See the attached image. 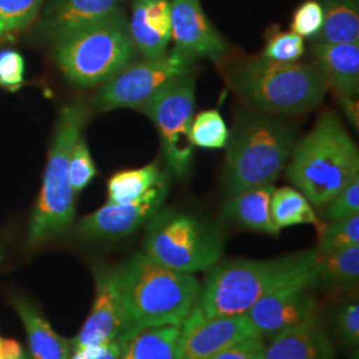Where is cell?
<instances>
[{"instance_id": "3", "label": "cell", "mask_w": 359, "mask_h": 359, "mask_svg": "<svg viewBox=\"0 0 359 359\" xmlns=\"http://www.w3.org/2000/svg\"><path fill=\"white\" fill-rule=\"evenodd\" d=\"M286 164V179L322 208L359 177V151L339 116L327 109L294 148Z\"/></svg>"}, {"instance_id": "37", "label": "cell", "mask_w": 359, "mask_h": 359, "mask_svg": "<svg viewBox=\"0 0 359 359\" xmlns=\"http://www.w3.org/2000/svg\"><path fill=\"white\" fill-rule=\"evenodd\" d=\"M124 342L120 339L105 345H93L72 351L69 359H121Z\"/></svg>"}, {"instance_id": "1", "label": "cell", "mask_w": 359, "mask_h": 359, "mask_svg": "<svg viewBox=\"0 0 359 359\" xmlns=\"http://www.w3.org/2000/svg\"><path fill=\"white\" fill-rule=\"evenodd\" d=\"M317 250L271 259L233 258L216 264L206 277L187 321L245 314L262 297L290 283L310 281Z\"/></svg>"}, {"instance_id": "7", "label": "cell", "mask_w": 359, "mask_h": 359, "mask_svg": "<svg viewBox=\"0 0 359 359\" xmlns=\"http://www.w3.org/2000/svg\"><path fill=\"white\" fill-rule=\"evenodd\" d=\"M51 47L55 65L77 87L103 86L137 55L126 13L84 28Z\"/></svg>"}, {"instance_id": "28", "label": "cell", "mask_w": 359, "mask_h": 359, "mask_svg": "<svg viewBox=\"0 0 359 359\" xmlns=\"http://www.w3.org/2000/svg\"><path fill=\"white\" fill-rule=\"evenodd\" d=\"M46 0H0V39L26 29Z\"/></svg>"}, {"instance_id": "31", "label": "cell", "mask_w": 359, "mask_h": 359, "mask_svg": "<svg viewBox=\"0 0 359 359\" xmlns=\"http://www.w3.org/2000/svg\"><path fill=\"white\" fill-rule=\"evenodd\" d=\"M96 167L90 156L88 144L81 135L72 147L69 164H68V176L74 192L80 193L86 189L90 181L96 176Z\"/></svg>"}, {"instance_id": "9", "label": "cell", "mask_w": 359, "mask_h": 359, "mask_svg": "<svg viewBox=\"0 0 359 359\" xmlns=\"http://www.w3.org/2000/svg\"><path fill=\"white\" fill-rule=\"evenodd\" d=\"M196 108L194 71L170 83L137 111L147 116L158 133L169 176L185 179L194 160L189 129Z\"/></svg>"}, {"instance_id": "12", "label": "cell", "mask_w": 359, "mask_h": 359, "mask_svg": "<svg viewBox=\"0 0 359 359\" xmlns=\"http://www.w3.org/2000/svg\"><path fill=\"white\" fill-rule=\"evenodd\" d=\"M317 301L310 281L290 283L262 297L245 316L262 338H273L285 330L318 318Z\"/></svg>"}, {"instance_id": "35", "label": "cell", "mask_w": 359, "mask_h": 359, "mask_svg": "<svg viewBox=\"0 0 359 359\" xmlns=\"http://www.w3.org/2000/svg\"><path fill=\"white\" fill-rule=\"evenodd\" d=\"M25 60L19 52H0V86L16 90L25 81Z\"/></svg>"}, {"instance_id": "6", "label": "cell", "mask_w": 359, "mask_h": 359, "mask_svg": "<svg viewBox=\"0 0 359 359\" xmlns=\"http://www.w3.org/2000/svg\"><path fill=\"white\" fill-rule=\"evenodd\" d=\"M88 116L87 105L81 100H74L63 107L56 120L41 189L29 222L28 244L31 246L60 234L74 222L76 193L69 182L68 164L72 147L83 135Z\"/></svg>"}, {"instance_id": "21", "label": "cell", "mask_w": 359, "mask_h": 359, "mask_svg": "<svg viewBox=\"0 0 359 359\" xmlns=\"http://www.w3.org/2000/svg\"><path fill=\"white\" fill-rule=\"evenodd\" d=\"M359 245L318 253L311 270L310 286L327 292H350L358 286Z\"/></svg>"}, {"instance_id": "33", "label": "cell", "mask_w": 359, "mask_h": 359, "mask_svg": "<svg viewBox=\"0 0 359 359\" xmlns=\"http://www.w3.org/2000/svg\"><path fill=\"white\" fill-rule=\"evenodd\" d=\"M359 216V177L332 200L323 212V218L327 222L344 221Z\"/></svg>"}, {"instance_id": "26", "label": "cell", "mask_w": 359, "mask_h": 359, "mask_svg": "<svg viewBox=\"0 0 359 359\" xmlns=\"http://www.w3.org/2000/svg\"><path fill=\"white\" fill-rule=\"evenodd\" d=\"M270 212L271 219L280 231L283 228L301 224H311L320 231L323 224L317 217L308 198L292 187L274 189L270 201Z\"/></svg>"}, {"instance_id": "40", "label": "cell", "mask_w": 359, "mask_h": 359, "mask_svg": "<svg viewBox=\"0 0 359 359\" xmlns=\"http://www.w3.org/2000/svg\"><path fill=\"white\" fill-rule=\"evenodd\" d=\"M16 359H31V358H29V357H28V355H26V354H25V353H23V354H22V355H20V357H19V358H16Z\"/></svg>"}, {"instance_id": "17", "label": "cell", "mask_w": 359, "mask_h": 359, "mask_svg": "<svg viewBox=\"0 0 359 359\" xmlns=\"http://www.w3.org/2000/svg\"><path fill=\"white\" fill-rule=\"evenodd\" d=\"M129 36L144 59L161 56L170 43V0H132Z\"/></svg>"}, {"instance_id": "38", "label": "cell", "mask_w": 359, "mask_h": 359, "mask_svg": "<svg viewBox=\"0 0 359 359\" xmlns=\"http://www.w3.org/2000/svg\"><path fill=\"white\" fill-rule=\"evenodd\" d=\"M339 105L347 117V120L351 123V126L358 130L359 128V103L354 96L347 95H337Z\"/></svg>"}, {"instance_id": "19", "label": "cell", "mask_w": 359, "mask_h": 359, "mask_svg": "<svg viewBox=\"0 0 359 359\" xmlns=\"http://www.w3.org/2000/svg\"><path fill=\"white\" fill-rule=\"evenodd\" d=\"M264 359H337L333 344L318 318L277 334Z\"/></svg>"}, {"instance_id": "2", "label": "cell", "mask_w": 359, "mask_h": 359, "mask_svg": "<svg viewBox=\"0 0 359 359\" xmlns=\"http://www.w3.org/2000/svg\"><path fill=\"white\" fill-rule=\"evenodd\" d=\"M126 327L124 344L142 329L182 325L191 314L201 286L193 274L168 269L144 252L117 265Z\"/></svg>"}, {"instance_id": "32", "label": "cell", "mask_w": 359, "mask_h": 359, "mask_svg": "<svg viewBox=\"0 0 359 359\" xmlns=\"http://www.w3.org/2000/svg\"><path fill=\"white\" fill-rule=\"evenodd\" d=\"M323 26V8L318 0H306L298 6L292 19V31L302 39L318 36Z\"/></svg>"}, {"instance_id": "8", "label": "cell", "mask_w": 359, "mask_h": 359, "mask_svg": "<svg viewBox=\"0 0 359 359\" xmlns=\"http://www.w3.org/2000/svg\"><path fill=\"white\" fill-rule=\"evenodd\" d=\"M147 224L142 252L164 268L194 274L212 269L224 255L221 229L184 210L161 208Z\"/></svg>"}, {"instance_id": "10", "label": "cell", "mask_w": 359, "mask_h": 359, "mask_svg": "<svg viewBox=\"0 0 359 359\" xmlns=\"http://www.w3.org/2000/svg\"><path fill=\"white\" fill-rule=\"evenodd\" d=\"M193 67L194 60L176 48L157 57L133 60L104 83L93 99V105L102 112L117 108L137 111L170 83L192 72Z\"/></svg>"}, {"instance_id": "20", "label": "cell", "mask_w": 359, "mask_h": 359, "mask_svg": "<svg viewBox=\"0 0 359 359\" xmlns=\"http://www.w3.org/2000/svg\"><path fill=\"white\" fill-rule=\"evenodd\" d=\"M274 189V184H269L228 197L222 208V216L245 229L278 236L280 231L276 228L270 212Z\"/></svg>"}, {"instance_id": "27", "label": "cell", "mask_w": 359, "mask_h": 359, "mask_svg": "<svg viewBox=\"0 0 359 359\" xmlns=\"http://www.w3.org/2000/svg\"><path fill=\"white\" fill-rule=\"evenodd\" d=\"M229 139V128L217 109L203 111L193 117L189 129V142L194 148H225Z\"/></svg>"}, {"instance_id": "22", "label": "cell", "mask_w": 359, "mask_h": 359, "mask_svg": "<svg viewBox=\"0 0 359 359\" xmlns=\"http://www.w3.org/2000/svg\"><path fill=\"white\" fill-rule=\"evenodd\" d=\"M13 306L25 323L32 358L69 359L72 354V341L56 333L29 302L20 298L13 302Z\"/></svg>"}, {"instance_id": "18", "label": "cell", "mask_w": 359, "mask_h": 359, "mask_svg": "<svg viewBox=\"0 0 359 359\" xmlns=\"http://www.w3.org/2000/svg\"><path fill=\"white\" fill-rule=\"evenodd\" d=\"M311 65L335 95H358L359 43L316 41Z\"/></svg>"}, {"instance_id": "11", "label": "cell", "mask_w": 359, "mask_h": 359, "mask_svg": "<svg viewBox=\"0 0 359 359\" xmlns=\"http://www.w3.org/2000/svg\"><path fill=\"white\" fill-rule=\"evenodd\" d=\"M169 193V175L145 193L139 200L129 204H111L81 218L75 226L77 236L86 238L116 240L123 238L147 224L163 208Z\"/></svg>"}, {"instance_id": "39", "label": "cell", "mask_w": 359, "mask_h": 359, "mask_svg": "<svg viewBox=\"0 0 359 359\" xmlns=\"http://www.w3.org/2000/svg\"><path fill=\"white\" fill-rule=\"evenodd\" d=\"M23 354V348L13 339H0V359H16Z\"/></svg>"}, {"instance_id": "30", "label": "cell", "mask_w": 359, "mask_h": 359, "mask_svg": "<svg viewBox=\"0 0 359 359\" xmlns=\"http://www.w3.org/2000/svg\"><path fill=\"white\" fill-rule=\"evenodd\" d=\"M305 53V41L293 31H276L266 39L264 51L259 55L276 63H299Z\"/></svg>"}, {"instance_id": "23", "label": "cell", "mask_w": 359, "mask_h": 359, "mask_svg": "<svg viewBox=\"0 0 359 359\" xmlns=\"http://www.w3.org/2000/svg\"><path fill=\"white\" fill-rule=\"evenodd\" d=\"M182 325L142 329L124 344L121 359H177Z\"/></svg>"}, {"instance_id": "15", "label": "cell", "mask_w": 359, "mask_h": 359, "mask_svg": "<svg viewBox=\"0 0 359 359\" xmlns=\"http://www.w3.org/2000/svg\"><path fill=\"white\" fill-rule=\"evenodd\" d=\"M124 3L126 0H50L39 18V36L52 46L124 13Z\"/></svg>"}, {"instance_id": "4", "label": "cell", "mask_w": 359, "mask_h": 359, "mask_svg": "<svg viewBox=\"0 0 359 359\" xmlns=\"http://www.w3.org/2000/svg\"><path fill=\"white\" fill-rule=\"evenodd\" d=\"M224 77L246 108L278 116L304 115L321 105L327 84L308 63H276L261 55L234 59Z\"/></svg>"}, {"instance_id": "36", "label": "cell", "mask_w": 359, "mask_h": 359, "mask_svg": "<svg viewBox=\"0 0 359 359\" xmlns=\"http://www.w3.org/2000/svg\"><path fill=\"white\" fill-rule=\"evenodd\" d=\"M266 345L264 338L256 335L243 339L231 346L222 348L206 359H264Z\"/></svg>"}, {"instance_id": "13", "label": "cell", "mask_w": 359, "mask_h": 359, "mask_svg": "<svg viewBox=\"0 0 359 359\" xmlns=\"http://www.w3.org/2000/svg\"><path fill=\"white\" fill-rule=\"evenodd\" d=\"M170 41L192 60L215 65L225 60L229 46L208 18L201 0H170Z\"/></svg>"}, {"instance_id": "16", "label": "cell", "mask_w": 359, "mask_h": 359, "mask_svg": "<svg viewBox=\"0 0 359 359\" xmlns=\"http://www.w3.org/2000/svg\"><path fill=\"white\" fill-rule=\"evenodd\" d=\"M259 335L245 314L184 321L177 359H206L243 339ZM261 337V335H259Z\"/></svg>"}, {"instance_id": "25", "label": "cell", "mask_w": 359, "mask_h": 359, "mask_svg": "<svg viewBox=\"0 0 359 359\" xmlns=\"http://www.w3.org/2000/svg\"><path fill=\"white\" fill-rule=\"evenodd\" d=\"M165 175L158 161L137 169H127L115 173L108 181V203L129 204L139 200Z\"/></svg>"}, {"instance_id": "14", "label": "cell", "mask_w": 359, "mask_h": 359, "mask_svg": "<svg viewBox=\"0 0 359 359\" xmlns=\"http://www.w3.org/2000/svg\"><path fill=\"white\" fill-rule=\"evenodd\" d=\"M96 297L90 316L76 338L72 351L93 345H105L120 339L126 327V314L118 283L117 266L95 270Z\"/></svg>"}, {"instance_id": "34", "label": "cell", "mask_w": 359, "mask_h": 359, "mask_svg": "<svg viewBox=\"0 0 359 359\" xmlns=\"http://www.w3.org/2000/svg\"><path fill=\"white\" fill-rule=\"evenodd\" d=\"M335 332L341 342L347 347L358 346L359 344V305L350 302L338 309L335 314Z\"/></svg>"}, {"instance_id": "29", "label": "cell", "mask_w": 359, "mask_h": 359, "mask_svg": "<svg viewBox=\"0 0 359 359\" xmlns=\"http://www.w3.org/2000/svg\"><path fill=\"white\" fill-rule=\"evenodd\" d=\"M318 233L320 240L316 248L318 253H330L359 245V216L344 221L323 222Z\"/></svg>"}, {"instance_id": "24", "label": "cell", "mask_w": 359, "mask_h": 359, "mask_svg": "<svg viewBox=\"0 0 359 359\" xmlns=\"http://www.w3.org/2000/svg\"><path fill=\"white\" fill-rule=\"evenodd\" d=\"M323 8V26L314 41L359 43L357 0H318Z\"/></svg>"}, {"instance_id": "5", "label": "cell", "mask_w": 359, "mask_h": 359, "mask_svg": "<svg viewBox=\"0 0 359 359\" xmlns=\"http://www.w3.org/2000/svg\"><path fill=\"white\" fill-rule=\"evenodd\" d=\"M295 144V129L283 116L245 108L229 130L222 185L228 197L274 184Z\"/></svg>"}]
</instances>
